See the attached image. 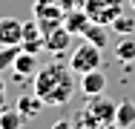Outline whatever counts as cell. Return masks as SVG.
<instances>
[{"instance_id": "16", "label": "cell", "mask_w": 135, "mask_h": 129, "mask_svg": "<svg viewBox=\"0 0 135 129\" xmlns=\"http://www.w3.org/2000/svg\"><path fill=\"white\" fill-rule=\"evenodd\" d=\"M115 123L121 126H132L135 123V103L132 101H121L118 109H115Z\"/></svg>"}, {"instance_id": "5", "label": "cell", "mask_w": 135, "mask_h": 129, "mask_svg": "<svg viewBox=\"0 0 135 129\" xmlns=\"http://www.w3.org/2000/svg\"><path fill=\"white\" fill-rule=\"evenodd\" d=\"M101 126H107V123H112L115 121V109H118V103L109 101V98H104V95H95V98H86V106H83Z\"/></svg>"}, {"instance_id": "17", "label": "cell", "mask_w": 135, "mask_h": 129, "mask_svg": "<svg viewBox=\"0 0 135 129\" xmlns=\"http://www.w3.org/2000/svg\"><path fill=\"white\" fill-rule=\"evenodd\" d=\"M109 29H112L118 37H121V34H132L135 32V17L132 14H118V17L109 23Z\"/></svg>"}, {"instance_id": "14", "label": "cell", "mask_w": 135, "mask_h": 129, "mask_svg": "<svg viewBox=\"0 0 135 129\" xmlns=\"http://www.w3.org/2000/svg\"><path fill=\"white\" fill-rule=\"evenodd\" d=\"M26 118L20 109H0V129H23Z\"/></svg>"}, {"instance_id": "11", "label": "cell", "mask_w": 135, "mask_h": 129, "mask_svg": "<svg viewBox=\"0 0 135 129\" xmlns=\"http://www.w3.org/2000/svg\"><path fill=\"white\" fill-rule=\"evenodd\" d=\"M12 69H15L20 77H26V75L35 77V72L40 69V66H37V54H32V52H23V49H20V54H17V57H15V63H12Z\"/></svg>"}, {"instance_id": "8", "label": "cell", "mask_w": 135, "mask_h": 129, "mask_svg": "<svg viewBox=\"0 0 135 129\" xmlns=\"http://www.w3.org/2000/svg\"><path fill=\"white\" fill-rule=\"evenodd\" d=\"M20 49L32 52V54H40L43 52V32H40V26L35 23V17L23 20V43H20Z\"/></svg>"}, {"instance_id": "6", "label": "cell", "mask_w": 135, "mask_h": 129, "mask_svg": "<svg viewBox=\"0 0 135 129\" xmlns=\"http://www.w3.org/2000/svg\"><path fill=\"white\" fill-rule=\"evenodd\" d=\"M72 37H75V34H72L66 26H57V29H52L49 34H43V49L49 52V54H63V52L69 49Z\"/></svg>"}, {"instance_id": "7", "label": "cell", "mask_w": 135, "mask_h": 129, "mask_svg": "<svg viewBox=\"0 0 135 129\" xmlns=\"http://www.w3.org/2000/svg\"><path fill=\"white\" fill-rule=\"evenodd\" d=\"M23 43V20L0 17V46H20Z\"/></svg>"}, {"instance_id": "21", "label": "cell", "mask_w": 135, "mask_h": 129, "mask_svg": "<svg viewBox=\"0 0 135 129\" xmlns=\"http://www.w3.org/2000/svg\"><path fill=\"white\" fill-rule=\"evenodd\" d=\"M52 129H75V126H72V121H55Z\"/></svg>"}, {"instance_id": "9", "label": "cell", "mask_w": 135, "mask_h": 129, "mask_svg": "<svg viewBox=\"0 0 135 129\" xmlns=\"http://www.w3.org/2000/svg\"><path fill=\"white\" fill-rule=\"evenodd\" d=\"M78 89H81V92L86 95V98L104 95V89H107V75H104L101 69H92V72L81 75V83H78Z\"/></svg>"}, {"instance_id": "18", "label": "cell", "mask_w": 135, "mask_h": 129, "mask_svg": "<svg viewBox=\"0 0 135 129\" xmlns=\"http://www.w3.org/2000/svg\"><path fill=\"white\" fill-rule=\"evenodd\" d=\"M72 126H75V129H104L92 115H89V112H86V109H81V112L72 118Z\"/></svg>"}, {"instance_id": "1", "label": "cell", "mask_w": 135, "mask_h": 129, "mask_svg": "<svg viewBox=\"0 0 135 129\" xmlns=\"http://www.w3.org/2000/svg\"><path fill=\"white\" fill-rule=\"evenodd\" d=\"M75 89H78V80L66 63H46L35 72V95L46 106H66Z\"/></svg>"}, {"instance_id": "4", "label": "cell", "mask_w": 135, "mask_h": 129, "mask_svg": "<svg viewBox=\"0 0 135 129\" xmlns=\"http://www.w3.org/2000/svg\"><path fill=\"white\" fill-rule=\"evenodd\" d=\"M83 12L95 20V23L109 26L118 14H124V0H86Z\"/></svg>"}, {"instance_id": "13", "label": "cell", "mask_w": 135, "mask_h": 129, "mask_svg": "<svg viewBox=\"0 0 135 129\" xmlns=\"http://www.w3.org/2000/svg\"><path fill=\"white\" fill-rule=\"evenodd\" d=\"M43 106H46V103L40 101V98H37V95H20V98H17V109H20V112H23V118H35V115H40V109H43Z\"/></svg>"}, {"instance_id": "24", "label": "cell", "mask_w": 135, "mask_h": 129, "mask_svg": "<svg viewBox=\"0 0 135 129\" xmlns=\"http://www.w3.org/2000/svg\"><path fill=\"white\" fill-rule=\"evenodd\" d=\"M132 6H135V0H132Z\"/></svg>"}, {"instance_id": "23", "label": "cell", "mask_w": 135, "mask_h": 129, "mask_svg": "<svg viewBox=\"0 0 135 129\" xmlns=\"http://www.w3.org/2000/svg\"><path fill=\"white\" fill-rule=\"evenodd\" d=\"M3 103H6V95H3V89H0V109H6Z\"/></svg>"}, {"instance_id": "19", "label": "cell", "mask_w": 135, "mask_h": 129, "mask_svg": "<svg viewBox=\"0 0 135 129\" xmlns=\"http://www.w3.org/2000/svg\"><path fill=\"white\" fill-rule=\"evenodd\" d=\"M17 54H20V46H0V69H9Z\"/></svg>"}, {"instance_id": "10", "label": "cell", "mask_w": 135, "mask_h": 129, "mask_svg": "<svg viewBox=\"0 0 135 129\" xmlns=\"http://www.w3.org/2000/svg\"><path fill=\"white\" fill-rule=\"evenodd\" d=\"M92 23V17L83 12V9H69L66 12V17H63V26L75 34V37H83V32H86V26Z\"/></svg>"}, {"instance_id": "12", "label": "cell", "mask_w": 135, "mask_h": 129, "mask_svg": "<svg viewBox=\"0 0 135 129\" xmlns=\"http://www.w3.org/2000/svg\"><path fill=\"white\" fill-rule=\"evenodd\" d=\"M83 37L89 40V43H95L98 49H107L109 46V26H104V23H92L86 26V32H83Z\"/></svg>"}, {"instance_id": "3", "label": "cell", "mask_w": 135, "mask_h": 129, "mask_svg": "<svg viewBox=\"0 0 135 129\" xmlns=\"http://www.w3.org/2000/svg\"><path fill=\"white\" fill-rule=\"evenodd\" d=\"M101 52L104 49H98L95 43L83 40L81 46H75V52L69 54V69H72L75 75H86V72H92V69H101V63H104Z\"/></svg>"}, {"instance_id": "22", "label": "cell", "mask_w": 135, "mask_h": 129, "mask_svg": "<svg viewBox=\"0 0 135 129\" xmlns=\"http://www.w3.org/2000/svg\"><path fill=\"white\" fill-rule=\"evenodd\" d=\"M104 129H129V126H121V123H115V121H112V123H107Z\"/></svg>"}, {"instance_id": "20", "label": "cell", "mask_w": 135, "mask_h": 129, "mask_svg": "<svg viewBox=\"0 0 135 129\" xmlns=\"http://www.w3.org/2000/svg\"><path fill=\"white\" fill-rule=\"evenodd\" d=\"M83 3H86V0H60V6H63L66 12H69V9H83Z\"/></svg>"}, {"instance_id": "2", "label": "cell", "mask_w": 135, "mask_h": 129, "mask_svg": "<svg viewBox=\"0 0 135 129\" xmlns=\"http://www.w3.org/2000/svg\"><path fill=\"white\" fill-rule=\"evenodd\" d=\"M32 14H35V23L40 26V32H43V34H49L52 29L63 26L66 9L60 6V0H35Z\"/></svg>"}, {"instance_id": "15", "label": "cell", "mask_w": 135, "mask_h": 129, "mask_svg": "<svg viewBox=\"0 0 135 129\" xmlns=\"http://www.w3.org/2000/svg\"><path fill=\"white\" fill-rule=\"evenodd\" d=\"M115 57L124 60V63L135 60V37L132 34H121V40L115 43Z\"/></svg>"}]
</instances>
